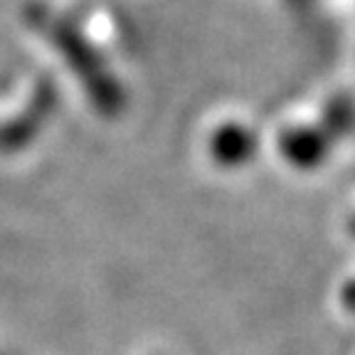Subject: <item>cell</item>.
Listing matches in <instances>:
<instances>
[{
  "instance_id": "cell-2",
  "label": "cell",
  "mask_w": 355,
  "mask_h": 355,
  "mask_svg": "<svg viewBox=\"0 0 355 355\" xmlns=\"http://www.w3.org/2000/svg\"><path fill=\"white\" fill-rule=\"evenodd\" d=\"M257 141L250 131L237 123H227L215 133L212 139V153L215 161L225 163V166H242L254 155Z\"/></svg>"
},
{
  "instance_id": "cell-1",
  "label": "cell",
  "mask_w": 355,
  "mask_h": 355,
  "mask_svg": "<svg viewBox=\"0 0 355 355\" xmlns=\"http://www.w3.org/2000/svg\"><path fill=\"white\" fill-rule=\"evenodd\" d=\"M279 150L291 166L296 168H316L328 155V136L316 128L294 126L286 128L279 139Z\"/></svg>"
},
{
  "instance_id": "cell-3",
  "label": "cell",
  "mask_w": 355,
  "mask_h": 355,
  "mask_svg": "<svg viewBox=\"0 0 355 355\" xmlns=\"http://www.w3.org/2000/svg\"><path fill=\"white\" fill-rule=\"evenodd\" d=\"M353 116H355V109L345 96H338L336 101H331V106L326 111V121L336 136L348 131L350 123H353Z\"/></svg>"
},
{
  "instance_id": "cell-4",
  "label": "cell",
  "mask_w": 355,
  "mask_h": 355,
  "mask_svg": "<svg viewBox=\"0 0 355 355\" xmlns=\"http://www.w3.org/2000/svg\"><path fill=\"white\" fill-rule=\"evenodd\" d=\"M343 304L355 313V279L343 286Z\"/></svg>"
}]
</instances>
